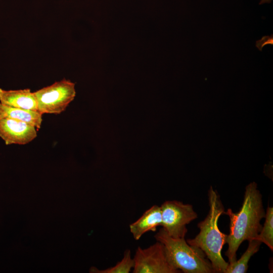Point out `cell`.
<instances>
[{
	"label": "cell",
	"instance_id": "6da1fadb",
	"mask_svg": "<svg viewBox=\"0 0 273 273\" xmlns=\"http://www.w3.org/2000/svg\"><path fill=\"white\" fill-rule=\"evenodd\" d=\"M224 214L230 218V233L227 235L228 248L225 252L229 263L237 260V252L245 241L256 239L262 225L261 219L264 218L262 195L255 182H252L245 188L242 207L234 213L229 208Z\"/></svg>",
	"mask_w": 273,
	"mask_h": 273
},
{
	"label": "cell",
	"instance_id": "7a4b0ae2",
	"mask_svg": "<svg viewBox=\"0 0 273 273\" xmlns=\"http://www.w3.org/2000/svg\"><path fill=\"white\" fill-rule=\"evenodd\" d=\"M208 196L209 210L205 218L197 224L200 232L194 238L189 239L186 241L204 252L214 272L225 273L229 262L222 257L221 251L226 244L227 235L221 232L218 226L219 217L224 214V207L219 195L211 186Z\"/></svg>",
	"mask_w": 273,
	"mask_h": 273
},
{
	"label": "cell",
	"instance_id": "3957f363",
	"mask_svg": "<svg viewBox=\"0 0 273 273\" xmlns=\"http://www.w3.org/2000/svg\"><path fill=\"white\" fill-rule=\"evenodd\" d=\"M155 238L163 244L169 261L176 269L184 273L214 272L204 252L199 248L189 245L185 238H173L162 228Z\"/></svg>",
	"mask_w": 273,
	"mask_h": 273
},
{
	"label": "cell",
	"instance_id": "277c9868",
	"mask_svg": "<svg viewBox=\"0 0 273 273\" xmlns=\"http://www.w3.org/2000/svg\"><path fill=\"white\" fill-rule=\"evenodd\" d=\"M34 93L38 111L42 114H58L64 111L74 100L76 95L75 83L63 79Z\"/></svg>",
	"mask_w": 273,
	"mask_h": 273
},
{
	"label": "cell",
	"instance_id": "5b68a950",
	"mask_svg": "<svg viewBox=\"0 0 273 273\" xmlns=\"http://www.w3.org/2000/svg\"><path fill=\"white\" fill-rule=\"evenodd\" d=\"M160 207L162 228L173 238H185L187 225L198 217L193 206L173 200L165 201Z\"/></svg>",
	"mask_w": 273,
	"mask_h": 273
},
{
	"label": "cell",
	"instance_id": "8992f818",
	"mask_svg": "<svg viewBox=\"0 0 273 273\" xmlns=\"http://www.w3.org/2000/svg\"><path fill=\"white\" fill-rule=\"evenodd\" d=\"M134 260L133 273H179L169 261L161 242L157 241L148 248L139 247Z\"/></svg>",
	"mask_w": 273,
	"mask_h": 273
},
{
	"label": "cell",
	"instance_id": "52a82bcc",
	"mask_svg": "<svg viewBox=\"0 0 273 273\" xmlns=\"http://www.w3.org/2000/svg\"><path fill=\"white\" fill-rule=\"evenodd\" d=\"M35 127L24 122L0 118V138L6 145H25L37 136Z\"/></svg>",
	"mask_w": 273,
	"mask_h": 273
},
{
	"label": "cell",
	"instance_id": "ba28073f",
	"mask_svg": "<svg viewBox=\"0 0 273 273\" xmlns=\"http://www.w3.org/2000/svg\"><path fill=\"white\" fill-rule=\"evenodd\" d=\"M162 216L160 206L153 205L147 210L135 221L129 225L130 232L135 240H139L145 233L155 232L161 226Z\"/></svg>",
	"mask_w": 273,
	"mask_h": 273
},
{
	"label": "cell",
	"instance_id": "9c48e42d",
	"mask_svg": "<svg viewBox=\"0 0 273 273\" xmlns=\"http://www.w3.org/2000/svg\"><path fill=\"white\" fill-rule=\"evenodd\" d=\"M0 103L13 107L37 111L34 93L29 88L7 90L0 88Z\"/></svg>",
	"mask_w": 273,
	"mask_h": 273
},
{
	"label": "cell",
	"instance_id": "30bf717a",
	"mask_svg": "<svg viewBox=\"0 0 273 273\" xmlns=\"http://www.w3.org/2000/svg\"><path fill=\"white\" fill-rule=\"evenodd\" d=\"M42 115L38 111L13 107L0 103V118L21 121L39 129L42 121Z\"/></svg>",
	"mask_w": 273,
	"mask_h": 273
},
{
	"label": "cell",
	"instance_id": "8fae6325",
	"mask_svg": "<svg viewBox=\"0 0 273 273\" xmlns=\"http://www.w3.org/2000/svg\"><path fill=\"white\" fill-rule=\"evenodd\" d=\"M248 242L246 250L240 259L232 263H229L225 273H245L247 271L250 259L259 251L262 243L257 239L250 240Z\"/></svg>",
	"mask_w": 273,
	"mask_h": 273
},
{
	"label": "cell",
	"instance_id": "7c38bea8",
	"mask_svg": "<svg viewBox=\"0 0 273 273\" xmlns=\"http://www.w3.org/2000/svg\"><path fill=\"white\" fill-rule=\"evenodd\" d=\"M265 221L257 239L273 250V207L268 206L265 212Z\"/></svg>",
	"mask_w": 273,
	"mask_h": 273
},
{
	"label": "cell",
	"instance_id": "4fadbf2b",
	"mask_svg": "<svg viewBox=\"0 0 273 273\" xmlns=\"http://www.w3.org/2000/svg\"><path fill=\"white\" fill-rule=\"evenodd\" d=\"M134 264L133 258L131 257L130 251L126 250L121 260L114 266L104 270H99L95 267L92 268L90 272L97 273H129Z\"/></svg>",
	"mask_w": 273,
	"mask_h": 273
},
{
	"label": "cell",
	"instance_id": "5bb4252c",
	"mask_svg": "<svg viewBox=\"0 0 273 273\" xmlns=\"http://www.w3.org/2000/svg\"><path fill=\"white\" fill-rule=\"evenodd\" d=\"M270 44L273 45V35L271 34L269 36L265 35L262 37L260 39H259L256 41V47L260 51H262V48L266 45Z\"/></svg>",
	"mask_w": 273,
	"mask_h": 273
}]
</instances>
